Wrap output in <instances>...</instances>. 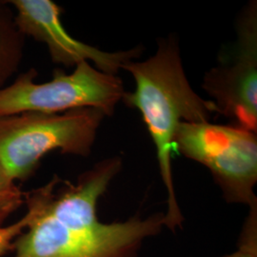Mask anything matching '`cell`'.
I'll return each mask as SVG.
<instances>
[{"label": "cell", "mask_w": 257, "mask_h": 257, "mask_svg": "<svg viewBox=\"0 0 257 257\" xmlns=\"http://www.w3.org/2000/svg\"><path fill=\"white\" fill-rule=\"evenodd\" d=\"M236 41L227 58L209 71L203 89L215 112L230 125L257 133V5L249 2L239 15Z\"/></svg>", "instance_id": "cell-6"}, {"label": "cell", "mask_w": 257, "mask_h": 257, "mask_svg": "<svg viewBox=\"0 0 257 257\" xmlns=\"http://www.w3.org/2000/svg\"><path fill=\"white\" fill-rule=\"evenodd\" d=\"M25 38L17 25L15 11L8 0H0V90L19 71Z\"/></svg>", "instance_id": "cell-8"}, {"label": "cell", "mask_w": 257, "mask_h": 257, "mask_svg": "<svg viewBox=\"0 0 257 257\" xmlns=\"http://www.w3.org/2000/svg\"><path fill=\"white\" fill-rule=\"evenodd\" d=\"M113 156L82 173L76 182L55 175L25 193L28 224L12 245L10 257H139L148 239L166 228L164 212L104 223L97 203L122 169Z\"/></svg>", "instance_id": "cell-1"}, {"label": "cell", "mask_w": 257, "mask_h": 257, "mask_svg": "<svg viewBox=\"0 0 257 257\" xmlns=\"http://www.w3.org/2000/svg\"><path fill=\"white\" fill-rule=\"evenodd\" d=\"M27 224V216L24 214L21 219L10 226H0V257L3 256L8 250H11L13 243L26 229Z\"/></svg>", "instance_id": "cell-10"}, {"label": "cell", "mask_w": 257, "mask_h": 257, "mask_svg": "<svg viewBox=\"0 0 257 257\" xmlns=\"http://www.w3.org/2000/svg\"><path fill=\"white\" fill-rule=\"evenodd\" d=\"M105 116L94 108L0 115V165L15 181H26L52 152L88 157Z\"/></svg>", "instance_id": "cell-3"}, {"label": "cell", "mask_w": 257, "mask_h": 257, "mask_svg": "<svg viewBox=\"0 0 257 257\" xmlns=\"http://www.w3.org/2000/svg\"><path fill=\"white\" fill-rule=\"evenodd\" d=\"M25 193L17 186L4 168L0 165V226L24 203Z\"/></svg>", "instance_id": "cell-9"}, {"label": "cell", "mask_w": 257, "mask_h": 257, "mask_svg": "<svg viewBox=\"0 0 257 257\" xmlns=\"http://www.w3.org/2000/svg\"><path fill=\"white\" fill-rule=\"evenodd\" d=\"M122 69L135 78L136 90L125 92L121 100L138 110L146 124L168 193L166 229L175 231L182 229L184 222L172 168L175 134L182 122H209L215 107L213 102L203 99L192 89L174 37L161 39L156 54L147 60L128 61Z\"/></svg>", "instance_id": "cell-2"}, {"label": "cell", "mask_w": 257, "mask_h": 257, "mask_svg": "<svg viewBox=\"0 0 257 257\" xmlns=\"http://www.w3.org/2000/svg\"><path fill=\"white\" fill-rule=\"evenodd\" d=\"M16 15L20 32L46 45L52 61L65 67L92 62L105 74L118 73L122 66L141 55L137 47L128 51L109 53L72 37L61 22L63 9L52 0H8Z\"/></svg>", "instance_id": "cell-7"}, {"label": "cell", "mask_w": 257, "mask_h": 257, "mask_svg": "<svg viewBox=\"0 0 257 257\" xmlns=\"http://www.w3.org/2000/svg\"><path fill=\"white\" fill-rule=\"evenodd\" d=\"M174 149L211 172L226 202L257 206L256 133L210 121L182 122Z\"/></svg>", "instance_id": "cell-4"}, {"label": "cell", "mask_w": 257, "mask_h": 257, "mask_svg": "<svg viewBox=\"0 0 257 257\" xmlns=\"http://www.w3.org/2000/svg\"><path fill=\"white\" fill-rule=\"evenodd\" d=\"M215 257H257V243L238 242L236 249L230 253Z\"/></svg>", "instance_id": "cell-11"}, {"label": "cell", "mask_w": 257, "mask_h": 257, "mask_svg": "<svg viewBox=\"0 0 257 257\" xmlns=\"http://www.w3.org/2000/svg\"><path fill=\"white\" fill-rule=\"evenodd\" d=\"M37 75L32 68L0 90V115L94 108L108 116L125 93L120 77L100 72L87 61L75 66L72 74L56 69L53 78L45 83H36Z\"/></svg>", "instance_id": "cell-5"}]
</instances>
